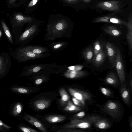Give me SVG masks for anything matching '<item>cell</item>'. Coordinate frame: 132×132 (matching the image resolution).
<instances>
[{
    "label": "cell",
    "instance_id": "obj_1",
    "mask_svg": "<svg viewBox=\"0 0 132 132\" xmlns=\"http://www.w3.org/2000/svg\"><path fill=\"white\" fill-rule=\"evenodd\" d=\"M122 2L118 0H111L99 2L95 7L104 10L122 13Z\"/></svg>",
    "mask_w": 132,
    "mask_h": 132
},
{
    "label": "cell",
    "instance_id": "obj_2",
    "mask_svg": "<svg viewBox=\"0 0 132 132\" xmlns=\"http://www.w3.org/2000/svg\"><path fill=\"white\" fill-rule=\"evenodd\" d=\"M42 55L24 51L19 47L15 48L12 53V57L19 63L41 57L43 56Z\"/></svg>",
    "mask_w": 132,
    "mask_h": 132
},
{
    "label": "cell",
    "instance_id": "obj_3",
    "mask_svg": "<svg viewBox=\"0 0 132 132\" xmlns=\"http://www.w3.org/2000/svg\"><path fill=\"white\" fill-rule=\"evenodd\" d=\"M11 65V59L9 54L2 52L0 55V79L7 74Z\"/></svg>",
    "mask_w": 132,
    "mask_h": 132
},
{
    "label": "cell",
    "instance_id": "obj_4",
    "mask_svg": "<svg viewBox=\"0 0 132 132\" xmlns=\"http://www.w3.org/2000/svg\"><path fill=\"white\" fill-rule=\"evenodd\" d=\"M102 110L113 118H118L121 115L119 105L117 103L112 101H108L104 105Z\"/></svg>",
    "mask_w": 132,
    "mask_h": 132
},
{
    "label": "cell",
    "instance_id": "obj_5",
    "mask_svg": "<svg viewBox=\"0 0 132 132\" xmlns=\"http://www.w3.org/2000/svg\"><path fill=\"white\" fill-rule=\"evenodd\" d=\"M92 124L85 119H75L72 120L68 123L63 125L61 128L63 129L80 128L85 129L90 127Z\"/></svg>",
    "mask_w": 132,
    "mask_h": 132
},
{
    "label": "cell",
    "instance_id": "obj_6",
    "mask_svg": "<svg viewBox=\"0 0 132 132\" xmlns=\"http://www.w3.org/2000/svg\"><path fill=\"white\" fill-rule=\"evenodd\" d=\"M117 57L115 67L121 84L125 82V76L124 66L121 54L119 50L117 48Z\"/></svg>",
    "mask_w": 132,
    "mask_h": 132
},
{
    "label": "cell",
    "instance_id": "obj_7",
    "mask_svg": "<svg viewBox=\"0 0 132 132\" xmlns=\"http://www.w3.org/2000/svg\"><path fill=\"white\" fill-rule=\"evenodd\" d=\"M68 90L71 95L79 100L84 106L86 101L91 99V96L87 92L71 88H69Z\"/></svg>",
    "mask_w": 132,
    "mask_h": 132
},
{
    "label": "cell",
    "instance_id": "obj_8",
    "mask_svg": "<svg viewBox=\"0 0 132 132\" xmlns=\"http://www.w3.org/2000/svg\"><path fill=\"white\" fill-rule=\"evenodd\" d=\"M93 21L94 23L100 22L110 23L123 25L125 26H126L127 24L126 21L117 17L109 15L96 17L93 19Z\"/></svg>",
    "mask_w": 132,
    "mask_h": 132
},
{
    "label": "cell",
    "instance_id": "obj_9",
    "mask_svg": "<svg viewBox=\"0 0 132 132\" xmlns=\"http://www.w3.org/2000/svg\"><path fill=\"white\" fill-rule=\"evenodd\" d=\"M85 119L94 124L96 127L100 129H107L110 126V123L107 120L102 119L98 116H93Z\"/></svg>",
    "mask_w": 132,
    "mask_h": 132
},
{
    "label": "cell",
    "instance_id": "obj_10",
    "mask_svg": "<svg viewBox=\"0 0 132 132\" xmlns=\"http://www.w3.org/2000/svg\"><path fill=\"white\" fill-rule=\"evenodd\" d=\"M108 59L112 67H115L117 57V48L111 43L107 42L105 44Z\"/></svg>",
    "mask_w": 132,
    "mask_h": 132
},
{
    "label": "cell",
    "instance_id": "obj_11",
    "mask_svg": "<svg viewBox=\"0 0 132 132\" xmlns=\"http://www.w3.org/2000/svg\"><path fill=\"white\" fill-rule=\"evenodd\" d=\"M37 26L34 24L26 30L19 37V39L15 42L16 44L22 43L30 37L37 30Z\"/></svg>",
    "mask_w": 132,
    "mask_h": 132
},
{
    "label": "cell",
    "instance_id": "obj_12",
    "mask_svg": "<svg viewBox=\"0 0 132 132\" xmlns=\"http://www.w3.org/2000/svg\"><path fill=\"white\" fill-rule=\"evenodd\" d=\"M24 117L26 121L35 126L42 131L47 132L46 129L44 125L36 118L29 114L25 115Z\"/></svg>",
    "mask_w": 132,
    "mask_h": 132
},
{
    "label": "cell",
    "instance_id": "obj_13",
    "mask_svg": "<svg viewBox=\"0 0 132 132\" xmlns=\"http://www.w3.org/2000/svg\"><path fill=\"white\" fill-rule=\"evenodd\" d=\"M14 19L15 21L13 26L14 27L22 26L26 23H30L33 20V18L30 17L24 16L19 14H16Z\"/></svg>",
    "mask_w": 132,
    "mask_h": 132
},
{
    "label": "cell",
    "instance_id": "obj_14",
    "mask_svg": "<svg viewBox=\"0 0 132 132\" xmlns=\"http://www.w3.org/2000/svg\"><path fill=\"white\" fill-rule=\"evenodd\" d=\"M68 26L67 22L65 20L62 19L58 20L49 25L48 28L55 32L63 31L67 28Z\"/></svg>",
    "mask_w": 132,
    "mask_h": 132
},
{
    "label": "cell",
    "instance_id": "obj_15",
    "mask_svg": "<svg viewBox=\"0 0 132 132\" xmlns=\"http://www.w3.org/2000/svg\"><path fill=\"white\" fill-rule=\"evenodd\" d=\"M128 30L126 36L130 50H132V14L130 13L128 18V21L127 22L126 26Z\"/></svg>",
    "mask_w": 132,
    "mask_h": 132
},
{
    "label": "cell",
    "instance_id": "obj_16",
    "mask_svg": "<svg viewBox=\"0 0 132 132\" xmlns=\"http://www.w3.org/2000/svg\"><path fill=\"white\" fill-rule=\"evenodd\" d=\"M87 73L83 71H75L69 70L64 74V76L69 79H73L81 78L86 76Z\"/></svg>",
    "mask_w": 132,
    "mask_h": 132
},
{
    "label": "cell",
    "instance_id": "obj_17",
    "mask_svg": "<svg viewBox=\"0 0 132 132\" xmlns=\"http://www.w3.org/2000/svg\"><path fill=\"white\" fill-rule=\"evenodd\" d=\"M23 109V105L19 102L14 103L11 107L10 114L14 117H18L21 114Z\"/></svg>",
    "mask_w": 132,
    "mask_h": 132
},
{
    "label": "cell",
    "instance_id": "obj_18",
    "mask_svg": "<svg viewBox=\"0 0 132 132\" xmlns=\"http://www.w3.org/2000/svg\"><path fill=\"white\" fill-rule=\"evenodd\" d=\"M104 51L102 49L94 56L93 59V63L96 67H100L103 63L105 58Z\"/></svg>",
    "mask_w": 132,
    "mask_h": 132
},
{
    "label": "cell",
    "instance_id": "obj_19",
    "mask_svg": "<svg viewBox=\"0 0 132 132\" xmlns=\"http://www.w3.org/2000/svg\"><path fill=\"white\" fill-rule=\"evenodd\" d=\"M120 92L123 102L126 104H128L130 101V94L129 90L126 88L125 83L121 85Z\"/></svg>",
    "mask_w": 132,
    "mask_h": 132
},
{
    "label": "cell",
    "instance_id": "obj_20",
    "mask_svg": "<svg viewBox=\"0 0 132 132\" xmlns=\"http://www.w3.org/2000/svg\"><path fill=\"white\" fill-rule=\"evenodd\" d=\"M50 101L45 99H41L36 100L34 103L35 108L38 110H43L47 108L49 105Z\"/></svg>",
    "mask_w": 132,
    "mask_h": 132
},
{
    "label": "cell",
    "instance_id": "obj_21",
    "mask_svg": "<svg viewBox=\"0 0 132 132\" xmlns=\"http://www.w3.org/2000/svg\"><path fill=\"white\" fill-rule=\"evenodd\" d=\"M104 31L106 33L114 37L119 36L121 34L120 30L113 25H110L106 27L104 29Z\"/></svg>",
    "mask_w": 132,
    "mask_h": 132
},
{
    "label": "cell",
    "instance_id": "obj_22",
    "mask_svg": "<svg viewBox=\"0 0 132 132\" xmlns=\"http://www.w3.org/2000/svg\"><path fill=\"white\" fill-rule=\"evenodd\" d=\"M21 50L26 52L33 53L37 54H40L45 52L46 50L45 48L39 47L29 46L22 48H19Z\"/></svg>",
    "mask_w": 132,
    "mask_h": 132
},
{
    "label": "cell",
    "instance_id": "obj_23",
    "mask_svg": "<svg viewBox=\"0 0 132 132\" xmlns=\"http://www.w3.org/2000/svg\"><path fill=\"white\" fill-rule=\"evenodd\" d=\"M9 89L13 92L17 94H27L31 91L30 89L26 87L16 85H12Z\"/></svg>",
    "mask_w": 132,
    "mask_h": 132
},
{
    "label": "cell",
    "instance_id": "obj_24",
    "mask_svg": "<svg viewBox=\"0 0 132 132\" xmlns=\"http://www.w3.org/2000/svg\"><path fill=\"white\" fill-rule=\"evenodd\" d=\"M66 117L62 115H51L45 117V119L47 122L51 123H57L64 120Z\"/></svg>",
    "mask_w": 132,
    "mask_h": 132
},
{
    "label": "cell",
    "instance_id": "obj_25",
    "mask_svg": "<svg viewBox=\"0 0 132 132\" xmlns=\"http://www.w3.org/2000/svg\"><path fill=\"white\" fill-rule=\"evenodd\" d=\"M104 81L107 84L113 85H116L118 82V79L116 76L113 72H110L106 76Z\"/></svg>",
    "mask_w": 132,
    "mask_h": 132
},
{
    "label": "cell",
    "instance_id": "obj_26",
    "mask_svg": "<svg viewBox=\"0 0 132 132\" xmlns=\"http://www.w3.org/2000/svg\"><path fill=\"white\" fill-rule=\"evenodd\" d=\"M59 92L61 96L60 102L62 106L65 105L69 100L70 96L64 88L60 89Z\"/></svg>",
    "mask_w": 132,
    "mask_h": 132
},
{
    "label": "cell",
    "instance_id": "obj_27",
    "mask_svg": "<svg viewBox=\"0 0 132 132\" xmlns=\"http://www.w3.org/2000/svg\"><path fill=\"white\" fill-rule=\"evenodd\" d=\"M82 109L81 107L76 106L70 100L63 108L64 111H81Z\"/></svg>",
    "mask_w": 132,
    "mask_h": 132
},
{
    "label": "cell",
    "instance_id": "obj_28",
    "mask_svg": "<svg viewBox=\"0 0 132 132\" xmlns=\"http://www.w3.org/2000/svg\"><path fill=\"white\" fill-rule=\"evenodd\" d=\"M94 52L93 48L89 47L83 52L82 55L86 60L88 62H90L93 57Z\"/></svg>",
    "mask_w": 132,
    "mask_h": 132
},
{
    "label": "cell",
    "instance_id": "obj_29",
    "mask_svg": "<svg viewBox=\"0 0 132 132\" xmlns=\"http://www.w3.org/2000/svg\"><path fill=\"white\" fill-rule=\"evenodd\" d=\"M1 24L4 31L8 40L11 44H13V38L8 27L3 21H2Z\"/></svg>",
    "mask_w": 132,
    "mask_h": 132
},
{
    "label": "cell",
    "instance_id": "obj_30",
    "mask_svg": "<svg viewBox=\"0 0 132 132\" xmlns=\"http://www.w3.org/2000/svg\"><path fill=\"white\" fill-rule=\"evenodd\" d=\"M93 49L94 55L95 56L102 50L101 45L99 41H97L94 43Z\"/></svg>",
    "mask_w": 132,
    "mask_h": 132
},
{
    "label": "cell",
    "instance_id": "obj_31",
    "mask_svg": "<svg viewBox=\"0 0 132 132\" xmlns=\"http://www.w3.org/2000/svg\"><path fill=\"white\" fill-rule=\"evenodd\" d=\"M18 127L20 130L24 132H38L35 129L21 125H19Z\"/></svg>",
    "mask_w": 132,
    "mask_h": 132
},
{
    "label": "cell",
    "instance_id": "obj_32",
    "mask_svg": "<svg viewBox=\"0 0 132 132\" xmlns=\"http://www.w3.org/2000/svg\"><path fill=\"white\" fill-rule=\"evenodd\" d=\"M100 89L102 93L106 96H109L111 95V92L108 88L103 87H101Z\"/></svg>",
    "mask_w": 132,
    "mask_h": 132
},
{
    "label": "cell",
    "instance_id": "obj_33",
    "mask_svg": "<svg viewBox=\"0 0 132 132\" xmlns=\"http://www.w3.org/2000/svg\"><path fill=\"white\" fill-rule=\"evenodd\" d=\"M58 132H80L83 131L79 130L73 129H63L59 130Z\"/></svg>",
    "mask_w": 132,
    "mask_h": 132
},
{
    "label": "cell",
    "instance_id": "obj_34",
    "mask_svg": "<svg viewBox=\"0 0 132 132\" xmlns=\"http://www.w3.org/2000/svg\"><path fill=\"white\" fill-rule=\"evenodd\" d=\"M72 100L73 104L76 106L80 107H82L84 106L80 101L75 97H72Z\"/></svg>",
    "mask_w": 132,
    "mask_h": 132
},
{
    "label": "cell",
    "instance_id": "obj_35",
    "mask_svg": "<svg viewBox=\"0 0 132 132\" xmlns=\"http://www.w3.org/2000/svg\"><path fill=\"white\" fill-rule=\"evenodd\" d=\"M85 115V112L81 111L74 115L73 117L75 118H81L84 117Z\"/></svg>",
    "mask_w": 132,
    "mask_h": 132
},
{
    "label": "cell",
    "instance_id": "obj_36",
    "mask_svg": "<svg viewBox=\"0 0 132 132\" xmlns=\"http://www.w3.org/2000/svg\"><path fill=\"white\" fill-rule=\"evenodd\" d=\"M83 67L82 65H79L70 67L69 69L71 70L78 71L81 70Z\"/></svg>",
    "mask_w": 132,
    "mask_h": 132
},
{
    "label": "cell",
    "instance_id": "obj_37",
    "mask_svg": "<svg viewBox=\"0 0 132 132\" xmlns=\"http://www.w3.org/2000/svg\"><path fill=\"white\" fill-rule=\"evenodd\" d=\"M39 0H32L29 3L28 7H30L35 5Z\"/></svg>",
    "mask_w": 132,
    "mask_h": 132
},
{
    "label": "cell",
    "instance_id": "obj_38",
    "mask_svg": "<svg viewBox=\"0 0 132 132\" xmlns=\"http://www.w3.org/2000/svg\"><path fill=\"white\" fill-rule=\"evenodd\" d=\"M0 126L3 127L9 130L10 129L12 128V127L9 126L4 123L3 121L1 120H0Z\"/></svg>",
    "mask_w": 132,
    "mask_h": 132
},
{
    "label": "cell",
    "instance_id": "obj_39",
    "mask_svg": "<svg viewBox=\"0 0 132 132\" xmlns=\"http://www.w3.org/2000/svg\"><path fill=\"white\" fill-rule=\"evenodd\" d=\"M65 2L70 3L74 4L77 3L78 0H65Z\"/></svg>",
    "mask_w": 132,
    "mask_h": 132
},
{
    "label": "cell",
    "instance_id": "obj_40",
    "mask_svg": "<svg viewBox=\"0 0 132 132\" xmlns=\"http://www.w3.org/2000/svg\"><path fill=\"white\" fill-rule=\"evenodd\" d=\"M43 82V80L41 78L37 79L35 81V83L36 84L39 85L41 84Z\"/></svg>",
    "mask_w": 132,
    "mask_h": 132
},
{
    "label": "cell",
    "instance_id": "obj_41",
    "mask_svg": "<svg viewBox=\"0 0 132 132\" xmlns=\"http://www.w3.org/2000/svg\"><path fill=\"white\" fill-rule=\"evenodd\" d=\"M9 130H8L5 127L0 126V131H4V132H7L9 131Z\"/></svg>",
    "mask_w": 132,
    "mask_h": 132
},
{
    "label": "cell",
    "instance_id": "obj_42",
    "mask_svg": "<svg viewBox=\"0 0 132 132\" xmlns=\"http://www.w3.org/2000/svg\"><path fill=\"white\" fill-rule=\"evenodd\" d=\"M62 45L61 44H57L55 45L54 46V48L55 49L57 48L61 47Z\"/></svg>",
    "mask_w": 132,
    "mask_h": 132
},
{
    "label": "cell",
    "instance_id": "obj_43",
    "mask_svg": "<svg viewBox=\"0 0 132 132\" xmlns=\"http://www.w3.org/2000/svg\"><path fill=\"white\" fill-rule=\"evenodd\" d=\"M17 0H9V2L11 4H13Z\"/></svg>",
    "mask_w": 132,
    "mask_h": 132
},
{
    "label": "cell",
    "instance_id": "obj_44",
    "mask_svg": "<svg viewBox=\"0 0 132 132\" xmlns=\"http://www.w3.org/2000/svg\"><path fill=\"white\" fill-rule=\"evenodd\" d=\"M130 128L131 130H132V118H131L130 119Z\"/></svg>",
    "mask_w": 132,
    "mask_h": 132
},
{
    "label": "cell",
    "instance_id": "obj_45",
    "mask_svg": "<svg viewBox=\"0 0 132 132\" xmlns=\"http://www.w3.org/2000/svg\"><path fill=\"white\" fill-rule=\"evenodd\" d=\"M84 2L86 3H89L92 0H82Z\"/></svg>",
    "mask_w": 132,
    "mask_h": 132
},
{
    "label": "cell",
    "instance_id": "obj_46",
    "mask_svg": "<svg viewBox=\"0 0 132 132\" xmlns=\"http://www.w3.org/2000/svg\"><path fill=\"white\" fill-rule=\"evenodd\" d=\"M130 85L131 87V91H132V78H131V80H130Z\"/></svg>",
    "mask_w": 132,
    "mask_h": 132
},
{
    "label": "cell",
    "instance_id": "obj_47",
    "mask_svg": "<svg viewBox=\"0 0 132 132\" xmlns=\"http://www.w3.org/2000/svg\"><path fill=\"white\" fill-rule=\"evenodd\" d=\"M2 36V31L0 29V39L1 38Z\"/></svg>",
    "mask_w": 132,
    "mask_h": 132
}]
</instances>
